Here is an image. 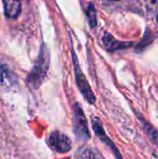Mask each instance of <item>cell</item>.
<instances>
[{
  "instance_id": "cell-1",
  "label": "cell",
  "mask_w": 158,
  "mask_h": 159,
  "mask_svg": "<svg viewBox=\"0 0 158 159\" xmlns=\"http://www.w3.org/2000/svg\"><path fill=\"white\" fill-rule=\"evenodd\" d=\"M48 63H49V54L45 46L41 48L39 57L30 73L28 78H27V83L32 89H37L43 82L47 69H48Z\"/></svg>"
},
{
  "instance_id": "cell-2",
  "label": "cell",
  "mask_w": 158,
  "mask_h": 159,
  "mask_svg": "<svg viewBox=\"0 0 158 159\" xmlns=\"http://www.w3.org/2000/svg\"><path fill=\"white\" fill-rule=\"evenodd\" d=\"M73 128H74V133L78 139L83 141H88L90 138L88 121L85 113L79 103H75L74 105Z\"/></svg>"
},
{
  "instance_id": "cell-3",
  "label": "cell",
  "mask_w": 158,
  "mask_h": 159,
  "mask_svg": "<svg viewBox=\"0 0 158 159\" xmlns=\"http://www.w3.org/2000/svg\"><path fill=\"white\" fill-rule=\"evenodd\" d=\"M73 61H74V75H75V81H76L77 87H78L80 92L82 93V95L85 97V99L89 103L94 104L95 101H96V97L91 89V87H90L88 79L86 78L84 74L81 72L78 62H77L76 56L74 55V52H73Z\"/></svg>"
},
{
  "instance_id": "cell-4",
  "label": "cell",
  "mask_w": 158,
  "mask_h": 159,
  "mask_svg": "<svg viewBox=\"0 0 158 159\" xmlns=\"http://www.w3.org/2000/svg\"><path fill=\"white\" fill-rule=\"evenodd\" d=\"M48 144L54 151L58 153H66L72 148L70 138L60 131H54L49 135Z\"/></svg>"
},
{
  "instance_id": "cell-5",
  "label": "cell",
  "mask_w": 158,
  "mask_h": 159,
  "mask_svg": "<svg viewBox=\"0 0 158 159\" xmlns=\"http://www.w3.org/2000/svg\"><path fill=\"white\" fill-rule=\"evenodd\" d=\"M92 127H93V129H94L95 133L100 137V139L102 140V142L104 143L105 145H107V146L111 149V151L114 153L115 158L123 159L121 154H120V152H119V150L117 149V147H116V146L115 145V143L110 140V138L106 135V133H105V131H104V129H103V128H102V123H101V121H100L99 118H94V119L92 120Z\"/></svg>"
},
{
  "instance_id": "cell-6",
  "label": "cell",
  "mask_w": 158,
  "mask_h": 159,
  "mask_svg": "<svg viewBox=\"0 0 158 159\" xmlns=\"http://www.w3.org/2000/svg\"><path fill=\"white\" fill-rule=\"evenodd\" d=\"M102 43L104 45V48L108 51H115V50H118V49H123V48H129L131 46V43L119 41L109 33H105L103 34Z\"/></svg>"
},
{
  "instance_id": "cell-7",
  "label": "cell",
  "mask_w": 158,
  "mask_h": 159,
  "mask_svg": "<svg viewBox=\"0 0 158 159\" xmlns=\"http://www.w3.org/2000/svg\"><path fill=\"white\" fill-rule=\"evenodd\" d=\"M3 5L7 18L16 19L21 12V3L20 0H3Z\"/></svg>"
},
{
  "instance_id": "cell-8",
  "label": "cell",
  "mask_w": 158,
  "mask_h": 159,
  "mask_svg": "<svg viewBox=\"0 0 158 159\" xmlns=\"http://www.w3.org/2000/svg\"><path fill=\"white\" fill-rule=\"evenodd\" d=\"M75 157L76 159H104L99 151L88 146L80 147L76 152Z\"/></svg>"
},
{
  "instance_id": "cell-9",
  "label": "cell",
  "mask_w": 158,
  "mask_h": 159,
  "mask_svg": "<svg viewBox=\"0 0 158 159\" xmlns=\"http://www.w3.org/2000/svg\"><path fill=\"white\" fill-rule=\"evenodd\" d=\"M0 82L4 86H10L16 82L15 74L7 65H2L0 67Z\"/></svg>"
},
{
  "instance_id": "cell-10",
  "label": "cell",
  "mask_w": 158,
  "mask_h": 159,
  "mask_svg": "<svg viewBox=\"0 0 158 159\" xmlns=\"http://www.w3.org/2000/svg\"><path fill=\"white\" fill-rule=\"evenodd\" d=\"M141 121H142V124L143 125V127H144V129H145V131L148 133V135H149V137H150V139L156 143V144H158V131L156 129H154L148 122H146L143 118L142 119H141Z\"/></svg>"
},
{
  "instance_id": "cell-11",
  "label": "cell",
  "mask_w": 158,
  "mask_h": 159,
  "mask_svg": "<svg viewBox=\"0 0 158 159\" xmlns=\"http://www.w3.org/2000/svg\"><path fill=\"white\" fill-rule=\"evenodd\" d=\"M87 18L88 20L89 25L92 28H95L97 26V15H96V9L93 4H89L87 9Z\"/></svg>"
},
{
  "instance_id": "cell-12",
  "label": "cell",
  "mask_w": 158,
  "mask_h": 159,
  "mask_svg": "<svg viewBox=\"0 0 158 159\" xmlns=\"http://www.w3.org/2000/svg\"><path fill=\"white\" fill-rule=\"evenodd\" d=\"M156 21H157V23H158V13H157V17H156Z\"/></svg>"
},
{
  "instance_id": "cell-13",
  "label": "cell",
  "mask_w": 158,
  "mask_h": 159,
  "mask_svg": "<svg viewBox=\"0 0 158 159\" xmlns=\"http://www.w3.org/2000/svg\"><path fill=\"white\" fill-rule=\"evenodd\" d=\"M114 1H117V0H114Z\"/></svg>"
}]
</instances>
